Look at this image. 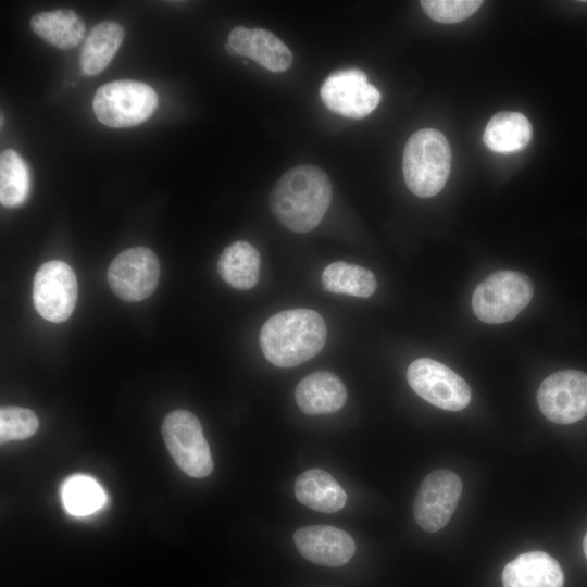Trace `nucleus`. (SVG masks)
Masks as SVG:
<instances>
[{
  "mask_svg": "<svg viewBox=\"0 0 587 587\" xmlns=\"http://www.w3.org/2000/svg\"><path fill=\"white\" fill-rule=\"evenodd\" d=\"M158 105V95L137 80H114L102 85L93 97L97 118L110 127H129L148 120Z\"/></svg>",
  "mask_w": 587,
  "mask_h": 587,
  "instance_id": "nucleus-5",
  "label": "nucleus"
},
{
  "mask_svg": "<svg viewBox=\"0 0 587 587\" xmlns=\"http://www.w3.org/2000/svg\"><path fill=\"white\" fill-rule=\"evenodd\" d=\"M532 138V125L520 112L502 111L495 114L484 132V143L499 153H512L525 148Z\"/></svg>",
  "mask_w": 587,
  "mask_h": 587,
  "instance_id": "nucleus-18",
  "label": "nucleus"
},
{
  "mask_svg": "<svg viewBox=\"0 0 587 587\" xmlns=\"http://www.w3.org/2000/svg\"><path fill=\"white\" fill-rule=\"evenodd\" d=\"M123 38L124 29L116 22L105 21L96 25L80 51L82 72L87 76L102 72L117 52Z\"/></svg>",
  "mask_w": 587,
  "mask_h": 587,
  "instance_id": "nucleus-19",
  "label": "nucleus"
},
{
  "mask_svg": "<svg viewBox=\"0 0 587 587\" xmlns=\"http://www.w3.org/2000/svg\"><path fill=\"white\" fill-rule=\"evenodd\" d=\"M326 291L369 298L377 287L374 274L360 265L338 261L327 265L322 273Z\"/></svg>",
  "mask_w": 587,
  "mask_h": 587,
  "instance_id": "nucleus-22",
  "label": "nucleus"
},
{
  "mask_svg": "<svg viewBox=\"0 0 587 587\" xmlns=\"http://www.w3.org/2000/svg\"><path fill=\"white\" fill-rule=\"evenodd\" d=\"M30 27L45 41L60 49L74 48L85 34L82 18L66 9L35 14Z\"/></svg>",
  "mask_w": 587,
  "mask_h": 587,
  "instance_id": "nucleus-21",
  "label": "nucleus"
},
{
  "mask_svg": "<svg viewBox=\"0 0 587 587\" xmlns=\"http://www.w3.org/2000/svg\"><path fill=\"white\" fill-rule=\"evenodd\" d=\"M295 495L303 505L323 513L341 510L347 494L326 471L311 469L300 474L295 482Z\"/></svg>",
  "mask_w": 587,
  "mask_h": 587,
  "instance_id": "nucleus-17",
  "label": "nucleus"
},
{
  "mask_svg": "<svg viewBox=\"0 0 587 587\" xmlns=\"http://www.w3.org/2000/svg\"><path fill=\"white\" fill-rule=\"evenodd\" d=\"M320 96L328 110L350 118L369 115L380 101L378 89L358 68L332 73L321 86Z\"/></svg>",
  "mask_w": 587,
  "mask_h": 587,
  "instance_id": "nucleus-12",
  "label": "nucleus"
},
{
  "mask_svg": "<svg viewBox=\"0 0 587 587\" xmlns=\"http://www.w3.org/2000/svg\"><path fill=\"white\" fill-rule=\"evenodd\" d=\"M332 201V184L326 173L311 164L288 170L270 195L273 215L286 228L308 233L315 228Z\"/></svg>",
  "mask_w": 587,
  "mask_h": 587,
  "instance_id": "nucleus-1",
  "label": "nucleus"
},
{
  "mask_svg": "<svg viewBox=\"0 0 587 587\" xmlns=\"http://www.w3.org/2000/svg\"><path fill=\"white\" fill-rule=\"evenodd\" d=\"M38 426V417L29 409L3 407L0 410L1 442L29 438L37 432Z\"/></svg>",
  "mask_w": 587,
  "mask_h": 587,
  "instance_id": "nucleus-25",
  "label": "nucleus"
},
{
  "mask_svg": "<svg viewBox=\"0 0 587 587\" xmlns=\"http://www.w3.org/2000/svg\"><path fill=\"white\" fill-rule=\"evenodd\" d=\"M162 435L170 454L187 475L201 478L212 472L210 447L195 414L186 410L171 412L163 421Z\"/></svg>",
  "mask_w": 587,
  "mask_h": 587,
  "instance_id": "nucleus-6",
  "label": "nucleus"
},
{
  "mask_svg": "<svg viewBox=\"0 0 587 587\" xmlns=\"http://www.w3.org/2000/svg\"><path fill=\"white\" fill-rule=\"evenodd\" d=\"M583 550L587 558V533L585 534L584 540H583Z\"/></svg>",
  "mask_w": 587,
  "mask_h": 587,
  "instance_id": "nucleus-27",
  "label": "nucleus"
},
{
  "mask_svg": "<svg viewBox=\"0 0 587 587\" xmlns=\"http://www.w3.org/2000/svg\"><path fill=\"white\" fill-rule=\"evenodd\" d=\"M62 500L68 513L80 516L99 510L105 502V495L93 478L73 475L63 485Z\"/></svg>",
  "mask_w": 587,
  "mask_h": 587,
  "instance_id": "nucleus-24",
  "label": "nucleus"
},
{
  "mask_svg": "<svg viewBox=\"0 0 587 587\" xmlns=\"http://www.w3.org/2000/svg\"><path fill=\"white\" fill-rule=\"evenodd\" d=\"M217 271L223 280L236 289H250L259 280L260 254L247 241H236L220 255Z\"/></svg>",
  "mask_w": 587,
  "mask_h": 587,
  "instance_id": "nucleus-20",
  "label": "nucleus"
},
{
  "mask_svg": "<svg viewBox=\"0 0 587 587\" xmlns=\"http://www.w3.org/2000/svg\"><path fill=\"white\" fill-rule=\"evenodd\" d=\"M533 294V283L524 273L498 271L475 288L472 296L473 311L485 323H504L527 307Z\"/></svg>",
  "mask_w": 587,
  "mask_h": 587,
  "instance_id": "nucleus-4",
  "label": "nucleus"
},
{
  "mask_svg": "<svg viewBox=\"0 0 587 587\" xmlns=\"http://www.w3.org/2000/svg\"><path fill=\"white\" fill-rule=\"evenodd\" d=\"M537 401L542 414L553 423L582 420L587 415V374L576 370L552 373L540 384Z\"/></svg>",
  "mask_w": 587,
  "mask_h": 587,
  "instance_id": "nucleus-8",
  "label": "nucleus"
},
{
  "mask_svg": "<svg viewBox=\"0 0 587 587\" xmlns=\"http://www.w3.org/2000/svg\"><path fill=\"white\" fill-rule=\"evenodd\" d=\"M462 492L460 477L449 470H436L425 476L413 504L417 525L428 533L446 526Z\"/></svg>",
  "mask_w": 587,
  "mask_h": 587,
  "instance_id": "nucleus-11",
  "label": "nucleus"
},
{
  "mask_svg": "<svg viewBox=\"0 0 587 587\" xmlns=\"http://www.w3.org/2000/svg\"><path fill=\"white\" fill-rule=\"evenodd\" d=\"M402 165L405 184L414 195H437L450 173L451 149L447 138L434 128L417 130L407 141Z\"/></svg>",
  "mask_w": 587,
  "mask_h": 587,
  "instance_id": "nucleus-3",
  "label": "nucleus"
},
{
  "mask_svg": "<svg viewBox=\"0 0 587 587\" xmlns=\"http://www.w3.org/2000/svg\"><path fill=\"white\" fill-rule=\"evenodd\" d=\"M235 54L248 57L272 72H284L292 63L290 49L272 32L235 27L228 35Z\"/></svg>",
  "mask_w": 587,
  "mask_h": 587,
  "instance_id": "nucleus-14",
  "label": "nucleus"
},
{
  "mask_svg": "<svg viewBox=\"0 0 587 587\" xmlns=\"http://www.w3.org/2000/svg\"><path fill=\"white\" fill-rule=\"evenodd\" d=\"M407 379L421 398L442 410L460 411L471 401V389L466 382L433 359L414 360L408 367Z\"/></svg>",
  "mask_w": 587,
  "mask_h": 587,
  "instance_id": "nucleus-7",
  "label": "nucleus"
},
{
  "mask_svg": "<svg viewBox=\"0 0 587 587\" xmlns=\"http://www.w3.org/2000/svg\"><path fill=\"white\" fill-rule=\"evenodd\" d=\"M295 398L299 409L305 414H329L345 405L347 390L338 376L317 371L299 382Z\"/></svg>",
  "mask_w": 587,
  "mask_h": 587,
  "instance_id": "nucleus-16",
  "label": "nucleus"
},
{
  "mask_svg": "<svg viewBox=\"0 0 587 587\" xmlns=\"http://www.w3.org/2000/svg\"><path fill=\"white\" fill-rule=\"evenodd\" d=\"M294 542L304 559L324 566H341L355 552L353 538L328 525L301 527L295 532Z\"/></svg>",
  "mask_w": 587,
  "mask_h": 587,
  "instance_id": "nucleus-13",
  "label": "nucleus"
},
{
  "mask_svg": "<svg viewBox=\"0 0 587 587\" xmlns=\"http://www.w3.org/2000/svg\"><path fill=\"white\" fill-rule=\"evenodd\" d=\"M159 277V260L146 247L124 250L108 268V282L112 291L125 301H141L151 296Z\"/></svg>",
  "mask_w": 587,
  "mask_h": 587,
  "instance_id": "nucleus-10",
  "label": "nucleus"
},
{
  "mask_svg": "<svg viewBox=\"0 0 587 587\" xmlns=\"http://www.w3.org/2000/svg\"><path fill=\"white\" fill-rule=\"evenodd\" d=\"M503 587H563L564 574L555 559L542 551L522 553L502 571Z\"/></svg>",
  "mask_w": 587,
  "mask_h": 587,
  "instance_id": "nucleus-15",
  "label": "nucleus"
},
{
  "mask_svg": "<svg viewBox=\"0 0 587 587\" xmlns=\"http://www.w3.org/2000/svg\"><path fill=\"white\" fill-rule=\"evenodd\" d=\"M477 0H423L425 13L440 23H457L466 20L482 5Z\"/></svg>",
  "mask_w": 587,
  "mask_h": 587,
  "instance_id": "nucleus-26",
  "label": "nucleus"
},
{
  "mask_svg": "<svg viewBox=\"0 0 587 587\" xmlns=\"http://www.w3.org/2000/svg\"><path fill=\"white\" fill-rule=\"evenodd\" d=\"M29 172L24 160L12 149L0 155V201L8 208L22 204L29 193Z\"/></svg>",
  "mask_w": 587,
  "mask_h": 587,
  "instance_id": "nucleus-23",
  "label": "nucleus"
},
{
  "mask_svg": "<svg viewBox=\"0 0 587 587\" xmlns=\"http://www.w3.org/2000/svg\"><path fill=\"white\" fill-rule=\"evenodd\" d=\"M327 329L323 317L310 309H290L271 316L260 330L264 357L278 367L297 366L324 347Z\"/></svg>",
  "mask_w": 587,
  "mask_h": 587,
  "instance_id": "nucleus-2",
  "label": "nucleus"
},
{
  "mask_svg": "<svg viewBox=\"0 0 587 587\" xmlns=\"http://www.w3.org/2000/svg\"><path fill=\"white\" fill-rule=\"evenodd\" d=\"M77 280L74 271L62 261L43 263L33 280V302L36 311L47 321H66L76 304Z\"/></svg>",
  "mask_w": 587,
  "mask_h": 587,
  "instance_id": "nucleus-9",
  "label": "nucleus"
}]
</instances>
